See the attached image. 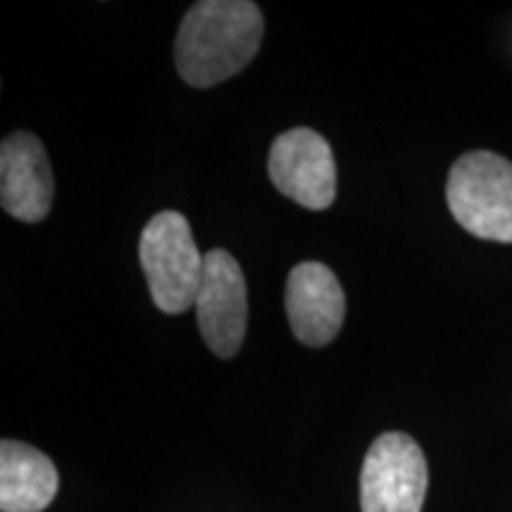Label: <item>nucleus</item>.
Wrapping results in <instances>:
<instances>
[{
  "instance_id": "1",
  "label": "nucleus",
  "mask_w": 512,
  "mask_h": 512,
  "mask_svg": "<svg viewBox=\"0 0 512 512\" xmlns=\"http://www.w3.org/2000/svg\"><path fill=\"white\" fill-rule=\"evenodd\" d=\"M264 38V15L249 0H200L176 34V69L195 88L219 86L254 60Z\"/></svg>"
},
{
  "instance_id": "8",
  "label": "nucleus",
  "mask_w": 512,
  "mask_h": 512,
  "mask_svg": "<svg viewBox=\"0 0 512 512\" xmlns=\"http://www.w3.org/2000/svg\"><path fill=\"white\" fill-rule=\"evenodd\" d=\"M55 197L46 147L34 133L17 131L0 145V204L12 219L38 223L50 214Z\"/></svg>"
},
{
  "instance_id": "7",
  "label": "nucleus",
  "mask_w": 512,
  "mask_h": 512,
  "mask_svg": "<svg viewBox=\"0 0 512 512\" xmlns=\"http://www.w3.org/2000/svg\"><path fill=\"white\" fill-rule=\"evenodd\" d=\"M287 318L294 337L306 347H325L339 335L347 297L337 275L320 261H302L290 271L285 290Z\"/></svg>"
},
{
  "instance_id": "5",
  "label": "nucleus",
  "mask_w": 512,
  "mask_h": 512,
  "mask_svg": "<svg viewBox=\"0 0 512 512\" xmlns=\"http://www.w3.org/2000/svg\"><path fill=\"white\" fill-rule=\"evenodd\" d=\"M271 183L306 209H328L337 195V166L328 140L313 128H290L268 152Z\"/></svg>"
},
{
  "instance_id": "3",
  "label": "nucleus",
  "mask_w": 512,
  "mask_h": 512,
  "mask_svg": "<svg viewBox=\"0 0 512 512\" xmlns=\"http://www.w3.org/2000/svg\"><path fill=\"white\" fill-rule=\"evenodd\" d=\"M453 219L479 240L512 245V162L489 150L458 157L446 181Z\"/></svg>"
},
{
  "instance_id": "4",
  "label": "nucleus",
  "mask_w": 512,
  "mask_h": 512,
  "mask_svg": "<svg viewBox=\"0 0 512 512\" xmlns=\"http://www.w3.org/2000/svg\"><path fill=\"white\" fill-rule=\"evenodd\" d=\"M430 472L418 441L384 432L368 448L361 470L363 512H422Z\"/></svg>"
},
{
  "instance_id": "2",
  "label": "nucleus",
  "mask_w": 512,
  "mask_h": 512,
  "mask_svg": "<svg viewBox=\"0 0 512 512\" xmlns=\"http://www.w3.org/2000/svg\"><path fill=\"white\" fill-rule=\"evenodd\" d=\"M140 266L152 302L178 316L195 306L204 275V254L195 245L188 219L178 211H159L140 233Z\"/></svg>"
},
{
  "instance_id": "9",
  "label": "nucleus",
  "mask_w": 512,
  "mask_h": 512,
  "mask_svg": "<svg viewBox=\"0 0 512 512\" xmlns=\"http://www.w3.org/2000/svg\"><path fill=\"white\" fill-rule=\"evenodd\" d=\"M60 489V477L46 453L5 439L0 444V510L43 512Z\"/></svg>"
},
{
  "instance_id": "6",
  "label": "nucleus",
  "mask_w": 512,
  "mask_h": 512,
  "mask_svg": "<svg viewBox=\"0 0 512 512\" xmlns=\"http://www.w3.org/2000/svg\"><path fill=\"white\" fill-rule=\"evenodd\" d=\"M197 328L211 354L235 356L247 335V283L235 256L226 249L204 254V275L197 294Z\"/></svg>"
}]
</instances>
